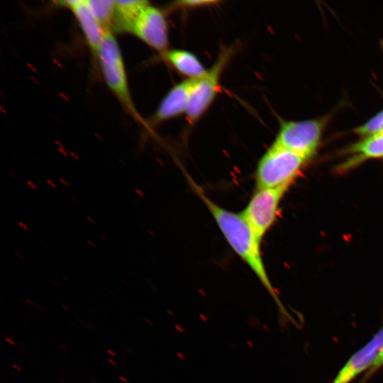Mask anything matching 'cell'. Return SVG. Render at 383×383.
Returning a JSON list of instances; mask_svg holds the SVG:
<instances>
[{
    "instance_id": "1",
    "label": "cell",
    "mask_w": 383,
    "mask_h": 383,
    "mask_svg": "<svg viewBox=\"0 0 383 383\" xmlns=\"http://www.w3.org/2000/svg\"><path fill=\"white\" fill-rule=\"evenodd\" d=\"M185 175L194 192L211 214L228 245L255 274L273 299L280 314L285 319L293 321L270 279L262 254V241L255 234L242 213L230 211L216 203L189 174L185 173Z\"/></svg>"
},
{
    "instance_id": "2",
    "label": "cell",
    "mask_w": 383,
    "mask_h": 383,
    "mask_svg": "<svg viewBox=\"0 0 383 383\" xmlns=\"http://www.w3.org/2000/svg\"><path fill=\"white\" fill-rule=\"evenodd\" d=\"M309 160L272 143L257 164L255 172L256 188L290 187Z\"/></svg>"
},
{
    "instance_id": "3",
    "label": "cell",
    "mask_w": 383,
    "mask_h": 383,
    "mask_svg": "<svg viewBox=\"0 0 383 383\" xmlns=\"http://www.w3.org/2000/svg\"><path fill=\"white\" fill-rule=\"evenodd\" d=\"M234 46L223 47L206 72L194 79L185 113L190 125L196 123L208 111L221 89L222 74L233 56Z\"/></svg>"
},
{
    "instance_id": "4",
    "label": "cell",
    "mask_w": 383,
    "mask_h": 383,
    "mask_svg": "<svg viewBox=\"0 0 383 383\" xmlns=\"http://www.w3.org/2000/svg\"><path fill=\"white\" fill-rule=\"evenodd\" d=\"M96 57L109 89L126 109L137 116L128 88L123 57L111 32L105 33Z\"/></svg>"
},
{
    "instance_id": "5",
    "label": "cell",
    "mask_w": 383,
    "mask_h": 383,
    "mask_svg": "<svg viewBox=\"0 0 383 383\" xmlns=\"http://www.w3.org/2000/svg\"><path fill=\"white\" fill-rule=\"evenodd\" d=\"M289 188H256L241 212L261 241L276 222L282 200Z\"/></svg>"
},
{
    "instance_id": "6",
    "label": "cell",
    "mask_w": 383,
    "mask_h": 383,
    "mask_svg": "<svg viewBox=\"0 0 383 383\" xmlns=\"http://www.w3.org/2000/svg\"><path fill=\"white\" fill-rule=\"evenodd\" d=\"M325 121L323 118L282 120L273 143L310 160L316 152Z\"/></svg>"
},
{
    "instance_id": "7",
    "label": "cell",
    "mask_w": 383,
    "mask_h": 383,
    "mask_svg": "<svg viewBox=\"0 0 383 383\" xmlns=\"http://www.w3.org/2000/svg\"><path fill=\"white\" fill-rule=\"evenodd\" d=\"M131 33L161 55L169 49L168 24L165 11L150 4L137 16Z\"/></svg>"
},
{
    "instance_id": "8",
    "label": "cell",
    "mask_w": 383,
    "mask_h": 383,
    "mask_svg": "<svg viewBox=\"0 0 383 383\" xmlns=\"http://www.w3.org/2000/svg\"><path fill=\"white\" fill-rule=\"evenodd\" d=\"M383 345V328L364 346L356 351L339 370L331 383H350L370 367Z\"/></svg>"
},
{
    "instance_id": "9",
    "label": "cell",
    "mask_w": 383,
    "mask_h": 383,
    "mask_svg": "<svg viewBox=\"0 0 383 383\" xmlns=\"http://www.w3.org/2000/svg\"><path fill=\"white\" fill-rule=\"evenodd\" d=\"M194 82V79H185L170 89L151 118L153 124H158L186 113Z\"/></svg>"
},
{
    "instance_id": "10",
    "label": "cell",
    "mask_w": 383,
    "mask_h": 383,
    "mask_svg": "<svg viewBox=\"0 0 383 383\" xmlns=\"http://www.w3.org/2000/svg\"><path fill=\"white\" fill-rule=\"evenodd\" d=\"M59 3L73 13L91 51L96 55L105 33L92 14L87 0L63 1Z\"/></svg>"
},
{
    "instance_id": "11",
    "label": "cell",
    "mask_w": 383,
    "mask_h": 383,
    "mask_svg": "<svg viewBox=\"0 0 383 383\" xmlns=\"http://www.w3.org/2000/svg\"><path fill=\"white\" fill-rule=\"evenodd\" d=\"M345 152L350 157L338 166L339 172H345L368 160L383 158V133L364 137Z\"/></svg>"
},
{
    "instance_id": "12",
    "label": "cell",
    "mask_w": 383,
    "mask_h": 383,
    "mask_svg": "<svg viewBox=\"0 0 383 383\" xmlns=\"http://www.w3.org/2000/svg\"><path fill=\"white\" fill-rule=\"evenodd\" d=\"M167 62L187 79H196L207 71L193 52L183 49H168L162 54Z\"/></svg>"
},
{
    "instance_id": "13",
    "label": "cell",
    "mask_w": 383,
    "mask_h": 383,
    "mask_svg": "<svg viewBox=\"0 0 383 383\" xmlns=\"http://www.w3.org/2000/svg\"><path fill=\"white\" fill-rule=\"evenodd\" d=\"M149 4L145 0L115 1L113 28L131 33L132 26L142 9Z\"/></svg>"
},
{
    "instance_id": "14",
    "label": "cell",
    "mask_w": 383,
    "mask_h": 383,
    "mask_svg": "<svg viewBox=\"0 0 383 383\" xmlns=\"http://www.w3.org/2000/svg\"><path fill=\"white\" fill-rule=\"evenodd\" d=\"M87 2L104 32L112 33L115 20V1L87 0Z\"/></svg>"
},
{
    "instance_id": "15",
    "label": "cell",
    "mask_w": 383,
    "mask_h": 383,
    "mask_svg": "<svg viewBox=\"0 0 383 383\" xmlns=\"http://www.w3.org/2000/svg\"><path fill=\"white\" fill-rule=\"evenodd\" d=\"M354 131L364 137L383 133V109Z\"/></svg>"
},
{
    "instance_id": "16",
    "label": "cell",
    "mask_w": 383,
    "mask_h": 383,
    "mask_svg": "<svg viewBox=\"0 0 383 383\" xmlns=\"http://www.w3.org/2000/svg\"><path fill=\"white\" fill-rule=\"evenodd\" d=\"M219 1L213 0H184L174 1L170 8L173 10H192L210 7L216 5Z\"/></svg>"
},
{
    "instance_id": "17",
    "label": "cell",
    "mask_w": 383,
    "mask_h": 383,
    "mask_svg": "<svg viewBox=\"0 0 383 383\" xmlns=\"http://www.w3.org/2000/svg\"><path fill=\"white\" fill-rule=\"evenodd\" d=\"M383 367V345H382L373 363L359 383H365L374 374Z\"/></svg>"
},
{
    "instance_id": "18",
    "label": "cell",
    "mask_w": 383,
    "mask_h": 383,
    "mask_svg": "<svg viewBox=\"0 0 383 383\" xmlns=\"http://www.w3.org/2000/svg\"><path fill=\"white\" fill-rule=\"evenodd\" d=\"M26 184L32 189L33 190H37L38 189V187L37 185L34 183V182L31 181V180H29V179H27L26 181Z\"/></svg>"
},
{
    "instance_id": "19",
    "label": "cell",
    "mask_w": 383,
    "mask_h": 383,
    "mask_svg": "<svg viewBox=\"0 0 383 383\" xmlns=\"http://www.w3.org/2000/svg\"><path fill=\"white\" fill-rule=\"evenodd\" d=\"M17 224L18 227H20L25 231H28L30 230L29 227L23 221H18Z\"/></svg>"
},
{
    "instance_id": "20",
    "label": "cell",
    "mask_w": 383,
    "mask_h": 383,
    "mask_svg": "<svg viewBox=\"0 0 383 383\" xmlns=\"http://www.w3.org/2000/svg\"><path fill=\"white\" fill-rule=\"evenodd\" d=\"M59 182L65 187H70V186L69 182L66 179H65L64 177H60L59 178Z\"/></svg>"
},
{
    "instance_id": "21",
    "label": "cell",
    "mask_w": 383,
    "mask_h": 383,
    "mask_svg": "<svg viewBox=\"0 0 383 383\" xmlns=\"http://www.w3.org/2000/svg\"><path fill=\"white\" fill-rule=\"evenodd\" d=\"M46 183L50 186L51 187H52L53 189H56L57 188V185L51 179H47L45 180Z\"/></svg>"
},
{
    "instance_id": "22",
    "label": "cell",
    "mask_w": 383,
    "mask_h": 383,
    "mask_svg": "<svg viewBox=\"0 0 383 383\" xmlns=\"http://www.w3.org/2000/svg\"><path fill=\"white\" fill-rule=\"evenodd\" d=\"M86 219H87L89 223H91V224H95V223H96L95 219H94L91 216L87 215V216H86Z\"/></svg>"
},
{
    "instance_id": "23",
    "label": "cell",
    "mask_w": 383,
    "mask_h": 383,
    "mask_svg": "<svg viewBox=\"0 0 383 383\" xmlns=\"http://www.w3.org/2000/svg\"><path fill=\"white\" fill-rule=\"evenodd\" d=\"M87 243L90 245L91 247L92 248H95L96 247V244L90 239H87L86 240Z\"/></svg>"
},
{
    "instance_id": "24",
    "label": "cell",
    "mask_w": 383,
    "mask_h": 383,
    "mask_svg": "<svg viewBox=\"0 0 383 383\" xmlns=\"http://www.w3.org/2000/svg\"><path fill=\"white\" fill-rule=\"evenodd\" d=\"M15 255H16L19 259H21V260H24V257H23V255L21 252H18V251H16V252H15Z\"/></svg>"
},
{
    "instance_id": "25",
    "label": "cell",
    "mask_w": 383,
    "mask_h": 383,
    "mask_svg": "<svg viewBox=\"0 0 383 383\" xmlns=\"http://www.w3.org/2000/svg\"><path fill=\"white\" fill-rule=\"evenodd\" d=\"M8 174H9L10 177H11L13 179H17V176H16V174H14L13 172H11V171H9L8 172Z\"/></svg>"
},
{
    "instance_id": "26",
    "label": "cell",
    "mask_w": 383,
    "mask_h": 383,
    "mask_svg": "<svg viewBox=\"0 0 383 383\" xmlns=\"http://www.w3.org/2000/svg\"><path fill=\"white\" fill-rule=\"evenodd\" d=\"M135 192L138 195H140V196H143V193L141 192V191H140V189H135Z\"/></svg>"
},
{
    "instance_id": "27",
    "label": "cell",
    "mask_w": 383,
    "mask_h": 383,
    "mask_svg": "<svg viewBox=\"0 0 383 383\" xmlns=\"http://www.w3.org/2000/svg\"><path fill=\"white\" fill-rule=\"evenodd\" d=\"M100 237H101L103 240H107L106 236L104 235V234H101V235H100Z\"/></svg>"
},
{
    "instance_id": "28",
    "label": "cell",
    "mask_w": 383,
    "mask_h": 383,
    "mask_svg": "<svg viewBox=\"0 0 383 383\" xmlns=\"http://www.w3.org/2000/svg\"><path fill=\"white\" fill-rule=\"evenodd\" d=\"M381 45H382V50H383V40L381 42Z\"/></svg>"
}]
</instances>
